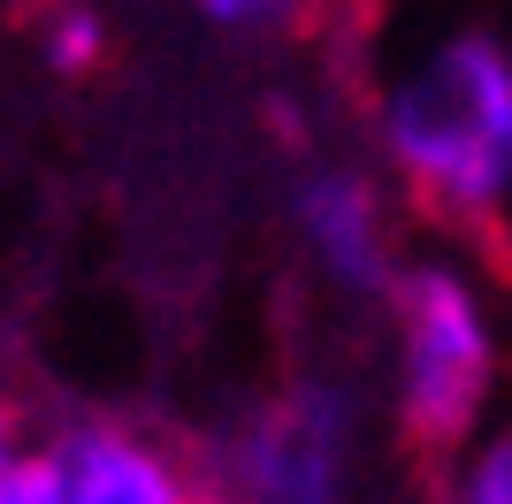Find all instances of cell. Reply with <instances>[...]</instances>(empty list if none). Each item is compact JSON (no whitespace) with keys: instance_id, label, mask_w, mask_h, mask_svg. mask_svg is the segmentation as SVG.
Listing matches in <instances>:
<instances>
[{"instance_id":"6da1fadb","label":"cell","mask_w":512,"mask_h":504,"mask_svg":"<svg viewBox=\"0 0 512 504\" xmlns=\"http://www.w3.org/2000/svg\"><path fill=\"white\" fill-rule=\"evenodd\" d=\"M383 153L413 191L428 230L467 237L490 275L512 291V54L497 31H451L383 107Z\"/></svg>"},{"instance_id":"7a4b0ae2","label":"cell","mask_w":512,"mask_h":504,"mask_svg":"<svg viewBox=\"0 0 512 504\" xmlns=\"http://www.w3.org/2000/svg\"><path fill=\"white\" fill-rule=\"evenodd\" d=\"M390 321H398V398H390L398 466L413 474L421 504H451L459 489L451 466H467V443L497 382L490 321L451 268H406L390 291Z\"/></svg>"},{"instance_id":"3957f363","label":"cell","mask_w":512,"mask_h":504,"mask_svg":"<svg viewBox=\"0 0 512 504\" xmlns=\"http://www.w3.org/2000/svg\"><path fill=\"white\" fill-rule=\"evenodd\" d=\"M207 459L237 504H344L360 459V390L329 367H291L237 428L207 436Z\"/></svg>"},{"instance_id":"277c9868","label":"cell","mask_w":512,"mask_h":504,"mask_svg":"<svg viewBox=\"0 0 512 504\" xmlns=\"http://www.w3.org/2000/svg\"><path fill=\"white\" fill-rule=\"evenodd\" d=\"M314 260L329 268L344 298H383L398 291V268H390V237H383V207H375V184L352 176V168H314L291 199Z\"/></svg>"},{"instance_id":"5b68a950","label":"cell","mask_w":512,"mask_h":504,"mask_svg":"<svg viewBox=\"0 0 512 504\" xmlns=\"http://www.w3.org/2000/svg\"><path fill=\"white\" fill-rule=\"evenodd\" d=\"M107 62V31H100V16L92 8H62V16L46 23V69L54 77H92V69Z\"/></svg>"},{"instance_id":"8992f818","label":"cell","mask_w":512,"mask_h":504,"mask_svg":"<svg viewBox=\"0 0 512 504\" xmlns=\"http://www.w3.org/2000/svg\"><path fill=\"white\" fill-rule=\"evenodd\" d=\"M505 375H512V367H505ZM451 504H512V413L482 436V451L467 459V474H459Z\"/></svg>"},{"instance_id":"52a82bcc","label":"cell","mask_w":512,"mask_h":504,"mask_svg":"<svg viewBox=\"0 0 512 504\" xmlns=\"http://www.w3.org/2000/svg\"><path fill=\"white\" fill-rule=\"evenodd\" d=\"M207 23H222V31H260V23H283L299 0H192Z\"/></svg>"}]
</instances>
